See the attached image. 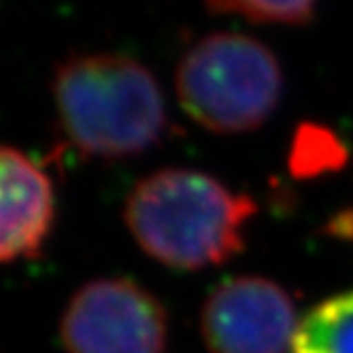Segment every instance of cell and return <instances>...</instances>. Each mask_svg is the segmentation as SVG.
<instances>
[{"label": "cell", "instance_id": "cell-1", "mask_svg": "<svg viewBox=\"0 0 353 353\" xmlns=\"http://www.w3.org/2000/svg\"><path fill=\"white\" fill-rule=\"evenodd\" d=\"M256 215L247 194L192 168H162L125 198L123 221L149 258L203 270L228 262L245 247V223Z\"/></svg>", "mask_w": 353, "mask_h": 353}, {"label": "cell", "instance_id": "cell-2", "mask_svg": "<svg viewBox=\"0 0 353 353\" xmlns=\"http://www.w3.org/2000/svg\"><path fill=\"white\" fill-rule=\"evenodd\" d=\"M54 105L66 141L88 158L143 154L166 132L164 96L151 70L121 54H83L58 64Z\"/></svg>", "mask_w": 353, "mask_h": 353}, {"label": "cell", "instance_id": "cell-3", "mask_svg": "<svg viewBox=\"0 0 353 353\" xmlns=\"http://www.w3.org/2000/svg\"><path fill=\"white\" fill-rule=\"evenodd\" d=\"M181 109L217 134L254 132L274 113L283 92L276 56L258 39L213 32L196 41L174 70Z\"/></svg>", "mask_w": 353, "mask_h": 353}, {"label": "cell", "instance_id": "cell-4", "mask_svg": "<svg viewBox=\"0 0 353 353\" xmlns=\"http://www.w3.org/2000/svg\"><path fill=\"white\" fill-rule=\"evenodd\" d=\"M68 353H164L168 319L141 283L113 276L81 285L60 321Z\"/></svg>", "mask_w": 353, "mask_h": 353}, {"label": "cell", "instance_id": "cell-5", "mask_svg": "<svg viewBox=\"0 0 353 353\" xmlns=\"http://www.w3.org/2000/svg\"><path fill=\"white\" fill-rule=\"evenodd\" d=\"M298 323L294 300L279 283L241 274L209 294L200 330L211 353H285Z\"/></svg>", "mask_w": 353, "mask_h": 353}, {"label": "cell", "instance_id": "cell-6", "mask_svg": "<svg viewBox=\"0 0 353 353\" xmlns=\"http://www.w3.org/2000/svg\"><path fill=\"white\" fill-rule=\"evenodd\" d=\"M0 170V258L5 264L39 258L56 217L52 179L39 162L11 145L3 147Z\"/></svg>", "mask_w": 353, "mask_h": 353}, {"label": "cell", "instance_id": "cell-7", "mask_svg": "<svg viewBox=\"0 0 353 353\" xmlns=\"http://www.w3.org/2000/svg\"><path fill=\"white\" fill-rule=\"evenodd\" d=\"M292 353H353V290L319 302L300 319Z\"/></svg>", "mask_w": 353, "mask_h": 353}, {"label": "cell", "instance_id": "cell-8", "mask_svg": "<svg viewBox=\"0 0 353 353\" xmlns=\"http://www.w3.org/2000/svg\"><path fill=\"white\" fill-rule=\"evenodd\" d=\"M211 13L241 15L260 23L302 26L311 21L317 0H205Z\"/></svg>", "mask_w": 353, "mask_h": 353}]
</instances>
